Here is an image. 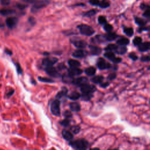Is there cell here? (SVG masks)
Here are the masks:
<instances>
[{"mask_svg":"<svg viewBox=\"0 0 150 150\" xmlns=\"http://www.w3.org/2000/svg\"><path fill=\"white\" fill-rule=\"evenodd\" d=\"M69 144L75 150H87L89 145V142L84 139L73 141Z\"/></svg>","mask_w":150,"mask_h":150,"instance_id":"obj_1","label":"cell"},{"mask_svg":"<svg viewBox=\"0 0 150 150\" xmlns=\"http://www.w3.org/2000/svg\"><path fill=\"white\" fill-rule=\"evenodd\" d=\"M60 104L61 103L58 99L53 100L50 103V111L54 116H59L61 115Z\"/></svg>","mask_w":150,"mask_h":150,"instance_id":"obj_2","label":"cell"},{"mask_svg":"<svg viewBox=\"0 0 150 150\" xmlns=\"http://www.w3.org/2000/svg\"><path fill=\"white\" fill-rule=\"evenodd\" d=\"M49 3V0H41V1H36L32 7L31 12L32 13H36L41 9L44 8V7H46Z\"/></svg>","mask_w":150,"mask_h":150,"instance_id":"obj_3","label":"cell"},{"mask_svg":"<svg viewBox=\"0 0 150 150\" xmlns=\"http://www.w3.org/2000/svg\"><path fill=\"white\" fill-rule=\"evenodd\" d=\"M78 28L80 30V33L82 35H86V36H91L95 33V30L87 25L82 24V25L78 26Z\"/></svg>","mask_w":150,"mask_h":150,"instance_id":"obj_4","label":"cell"},{"mask_svg":"<svg viewBox=\"0 0 150 150\" xmlns=\"http://www.w3.org/2000/svg\"><path fill=\"white\" fill-rule=\"evenodd\" d=\"M80 90L82 93L86 94V93H92L96 90V87L95 86L89 84V83L83 84L80 86Z\"/></svg>","mask_w":150,"mask_h":150,"instance_id":"obj_5","label":"cell"},{"mask_svg":"<svg viewBox=\"0 0 150 150\" xmlns=\"http://www.w3.org/2000/svg\"><path fill=\"white\" fill-rule=\"evenodd\" d=\"M18 22V19L15 16H11L7 18L5 20V24L9 29H13L16 27Z\"/></svg>","mask_w":150,"mask_h":150,"instance_id":"obj_6","label":"cell"},{"mask_svg":"<svg viewBox=\"0 0 150 150\" xmlns=\"http://www.w3.org/2000/svg\"><path fill=\"white\" fill-rule=\"evenodd\" d=\"M58 61V59L56 58H46L43 59L42 65L46 67L52 66L53 65Z\"/></svg>","mask_w":150,"mask_h":150,"instance_id":"obj_7","label":"cell"},{"mask_svg":"<svg viewBox=\"0 0 150 150\" xmlns=\"http://www.w3.org/2000/svg\"><path fill=\"white\" fill-rule=\"evenodd\" d=\"M97 66L98 68L100 70H104V69H109L111 67V65L109 63L107 62L104 59L100 58L98 60L97 63Z\"/></svg>","mask_w":150,"mask_h":150,"instance_id":"obj_8","label":"cell"},{"mask_svg":"<svg viewBox=\"0 0 150 150\" xmlns=\"http://www.w3.org/2000/svg\"><path fill=\"white\" fill-rule=\"evenodd\" d=\"M45 71L47 74L49 75L50 76L53 77V78H58V77L61 76V75L58 72L56 68L52 66L46 67L45 68Z\"/></svg>","mask_w":150,"mask_h":150,"instance_id":"obj_9","label":"cell"},{"mask_svg":"<svg viewBox=\"0 0 150 150\" xmlns=\"http://www.w3.org/2000/svg\"><path fill=\"white\" fill-rule=\"evenodd\" d=\"M82 73L83 70L78 67H70L68 69V74L72 77L79 76Z\"/></svg>","mask_w":150,"mask_h":150,"instance_id":"obj_10","label":"cell"},{"mask_svg":"<svg viewBox=\"0 0 150 150\" xmlns=\"http://www.w3.org/2000/svg\"><path fill=\"white\" fill-rule=\"evenodd\" d=\"M88 82H89V80H88L87 78H86V77H80V78H78L76 79H74L73 83L80 87L83 84L89 83Z\"/></svg>","mask_w":150,"mask_h":150,"instance_id":"obj_11","label":"cell"},{"mask_svg":"<svg viewBox=\"0 0 150 150\" xmlns=\"http://www.w3.org/2000/svg\"><path fill=\"white\" fill-rule=\"evenodd\" d=\"M87 52L86 51V50L79 49L75 50L73 53L72 56L76 58H82L87 56Z\"/></svg>","mask_w":150,"mask_h":150,"instance_id":"obj_12","label":"cell"},{"mask_svg":"<svg viewBox=\"0 0 150 150\" xmlns=\"http://www.w3.org/2000/svg\"><path fill=\"white\" fill-rule=\"evenodd\" d=\"M72 43L75 46L78 48H83L87 46V43H86V41L80 40V39L72 41Z\"/></svg>","mask_w":150,"mask_h":150,"instance_id":"obj_13","label":"cell"},{"mask_svg":"<svg viewBox=\"0 0 150 150\" xmlns=\"http://www.w3.org/2000/svg\"><path fill=\"white\" fill-rule=\"evenodd\" d=\"M89 48L90 49L91 53L93 55H99L102 53V49L99 48V47L90 45L89 46Z\"/></svg>","mask_w":150,"mask_h":150,"instance_id":"obj_14","label":"cell"},{"mask_svg":"<svg viewBox=\"0 0 150 150\" xmlns=\"http://www.w3.org/2000/svg\"><path fill=\"white\" fill-rule=\"evenodd\" d=\"M149 47H150V44L149 42H145L144 43H141L139 47H138V49L140 52H146L147 50H148L149 49Z\"/></svg>","mask_w":150,"mask_h":150,"instance_id":"obj_15","label":"cell"},{"mask_svg":"<svg viewBox=\"0 0 150 150\" xmlns=\"http://www.w3.org/2000/svg\"><path fill=\"white\" fill-rule=\"evenodd\" d=\"M69 107H70V110L73 111H76L78 112L79 111L80 109H81V107L80 105L77 102H73L69 104Z\"/></svg>","mask_w":150,"mask_h":150,"instance_id":"obj_16","label":"cell"},{"mask_svg":"<svg viewBox=\"0 0 150 150\" xmlns=\"http://www.w3.org/2000/svg\"><path fill=\"white\" fill-rule=\"evenodd\" d=\"M62 136L63 137V138L67 141L72 140L73 139V136L72 133L69 131L63 130L62 131Z\"/></svg>","mask_w":150,"mask_h":150,"instance_id":"obj_17","label":"cell"},{"mask_svg":"<svg viewBox=\"0 0 150 150\" xmlns=\"http://www.w3.org/2000/svg\"><path fill=\"white\" fill-rule=\"evenodd\" d=\"M67 91H68V90H67V88L66 87H63L62 88L61 90L59 91V92L58 93L57 95H56V97L58 99L62 98L63 97L66 96V95L67 94Z\"/></svg>","mask_w":150,"mask_h":150,"instance_id":"obj_18","label":"cell"},{"mask_svg":"<svg viewBox=\"0 0 150 150\" xmlns=\"http://www.w3.org/2000/svg\"><path fill=\"white\" fill-rule=\"evenodd\" d=\"M15 12L14 9H3L0 11V14L3 16H8L14 14Z\"/></svg>","mask_w":150,"mask_h":150,"instance_id":"obj_19","label":"cell"},{"mask_svg":"<svg viewBox=\"0 0 150 150\" xmlns=\"http://www.w3.org/2000/svg\"><path fill=\"white\" fill-rule=\"evenodd\" d=\"M74 79L69 74H64L62 76V80L64 83H73Z\"/></svg>","mask_w":150,"mask_h":150,"instance_id":"obj_20","label":"cell"},{"mask_svg":"<svg viewBox=\"0 0 150 150\" xmlns=\"http://www.w3.org/2000/svg\"><path fill=\"white\" fill-rule=\"evenodd\" d=\"M96 69L95 67L93 66L87 67V68H86L85 69V70H84L85 73L89 76H94L96 73Z\"/></svg>","mask_w":150,"mask_h":150,"instance_id":"obj_21","label":"cell"},{"mask_svg":"<svg viewBox=\"0 0 150 150\" xmlns=\"http://www.w3.org/2000/svg\"><path fill=\"white\" fill-rule=\"evenodd\" d=\"M80 96H81V95H80V94L79 93L77 92V91H73L72 93H71L70 95L67 96V97L72 100H78L80 97Z\"/></svg>","mask_w":150,"mask_h":150,"instance_id":"obj_22","label":"cell"},{"mask_svg":"<svg viewBox=\"0 0 150 150\" xmlns=\"http://www.w3.org/2000/svg\"><path fill=\"white\" fill-rule=\"evenodd\" d=\"M104 80V77L102 76H96L91 79V82L95 84H100Z\"/></svg>","mask_w":150,"mask_h":150,"instance_id":"obj_23","label":"cell"},{"mask_svg":"<svg viewBox=\"0 0 150 150\" xmlns=\"http://www.w3.org/2000/svg\"><path fill=\"white\" fill-rule=\"evenodd\" d=\"M117 35H116V33L114 32H108L107 33V34L105 35L104 36V38L105 39H106V40L107 41H113L116 38H117Z\"/></svg>","mask_w":150,"mask_h":150,"instance_id":"obj_24","label":"cell"},{"mask_svg":"<svg viewBox=\"0 0 150 150\" xmlns=\"http://www.w3.org/2000/svg\"><path fill=\"white\" fill-rule=\"evenodd\" d=\"M68 64L70 67H78L80 66V63L79 62L74 59L69 60Z\"/></svg>","mask_w":150,"mask_h":150,"instance_id":"obj_25","label":"cell"},{"mask_svg":"<svg viewBox=\"0 0 150 150\" xmlns=\"http://www.w3.org/2000/svg\"><path fill=\"white\" fill-rule=\"evenodd\" d=\"M130 42V41H129L128 39L125 38H122L119 39L117 41V44L121 46H125L128 45Z\"/></svg>","mask_w":150,"mask_h":150,"instance_id":"obj_26","label":"cell"},{"mask_svg":"<svg viewBox=\"0 0 150 150\" xmlns=\"http://www.w3.org/2000/svg\"><path fill=\"white\" fill-rule=\"evenodd\" d=\"M124 32L126 34L127 36H133L134 34V30L132 28H128V27H125L124 28Z\"/></svg>","mask_w":150,"mask_h":150,"instance_id":"obj_27","label":"cell"},{"mask_svg":"<svg viewBox=\"0 0 150 150\" xmlns=\"http://www.w3.org/2000/svg\"><path fill=\"white\" fill-rule=\"evenodd\" d=\"M127 48L124 46H121V47H119L117 48V49L116 50V52L119 55H124V54L126 53L127 52Z\"/></svg>","mask_w":150,"mask_h":150,"instance_id":"obj_28","label":"cell"},{"mask_svg":"<svg viewBox=\"0 0 150 150\" xmlns=\"http://www.w3.org/2000/svg\"><path fill=\"white\" fill-rule=\"evenodd\" d=\"M93 96V94L92 93H86V94L82 93V96L80 97H82V100H83L89 101L92 98Z\"/></svg>","mask_w":150,"mask_h":150,"instance_id":"obj_29","label":"cell"},{"mask_svg":"<svg viewBox=\"0 0 150 150\" xmlns=\"http://www.w3.org/2000/svg\"><path fill=\"white\" fill-rule=\"evenodd\" d=\"M98 6L102 8H106L110 6V3L107 0H102V1H100Z\"/></svg>","mask_w":150,"mask_h":150,"instance_id":"obj_30","label":"cell"},{"mask_svg":"<svg viewBox=\"0 0 150 150\" xmlns=\"http://www.w3.org/2000/svg\"><path fill=\"white\" fill-rule=\"evenodd\" d=\"M135 21H136V23L137 24H138V25L140 26H141V27L142 26H144L147 24V21H145L143 19H141L138 17L135 18Z\"/></svg>","mask_w":150,"mask_h":150,"instance_id":"obj_31","label":"cell"},{"mask_svg":"<svg viewBox=\"0 0 150 150\" xmlns=\"http://www.w3.org/2000/svg\"><path fill=\"white\" fill-rule=\"evenodd\" d=\"M117 48L118 46H117L115 44H109L107 46L106 48H105V50L107 52H111L113 50L116 51V50L117 49Z\"/></svg>","mask_w":150,"mask_h":150,"instance_id":"obj_32","label":"cell"},{"mask_svg":"<svg viewBox=\"0 0 150 150\" xmlns=\"http://www.w3.org/2000/svg\"><path fill=\"white\" fill-rule=\"evenodd\" d=\"M104 56L107 59H110V61H113L114 60V58H116L115 55L114 53H113L111 52H107L104 54Z\"/></svg>","mask_w":150,"mask_h":150,"instance_id":"obj_33","label":"cell"},{"mask_svg":"<svg viewBox=\"0 0 150 150\" xmlns=\"http://www.w3.org/2000/svg\"><path fill=\"white\" fill-rule=\"evenodd\" d=\"M97 11L95 10V9H91V10H90L89 11H87V12H86L85 13H84L83 15L84 16H86V17H91V16H92L93 15H95L96 14Z\"/></svg>","mask_w":150,"mask_h":150,"instance_id":"obj_34","label":"cell"},{"mask_svg":"<svg viewBox=\"0 0 150 150\" xmlns=\"http://www.w3.org/2000/svg\"><path fill=\"white\" fill-rule=\"evenodd\" d=\"M38 79L39 81L45 82V83H53L54 81L51 79L48 78H44V77H39Z\"/></svg>","mask_w":150,"mask_h":150,"instance_id":"obj_35","label":"cell"},{"mask_svg":"<svg viewBox=\"0 0 150 150\" xmlns=\"http://www.w3.org/2000/svg\"><path fill=\"white\" fill-rule=\"evenodd\" d=\"M142 43V38L139 36H136L133 39V44L135 46H139Z\"/></svg>","mask_w":150,"mask_h":150,"instance_id":"obj_36","label":"cell"},{"mask_svg":"<svg viewBox=\"0 0 150 150\" xmlns=\"http://www.w3.org/2000/svg\"><path fill=\"white\" fill-rule=\"evenodd\" d=\"M70 120H69V119H65L59 122V123L61 124V125H62V126L65 127H68L69 125H70Z\"/></svg>","mask_w":150,"mask_h":150,"instance_id":"obj_37","label":"cell"},{"mask_svg":"<svg viewBox=\"0 0 150 150\" xmlns=\"http://www.w3.org/2000/svg\"><path fill=\"white\" fill-rule=\"evenodd\" d=\"M70 130L74 134H77L79 133L80 130V127L79 125H73L70 128Z\"/></svg>","mask_w":150,"mask_h":150,"instance_id":"obj_38","label":"cell"},{"mask_svg":"<svg viewBox=\"0 0 150 150\" xmlns=\"http://www.w3.org/2000/svg\"><path fill=\"white\" fill-rule=\"evenodd\" d=\"M104 29L107 32H109L113 29V27L112 25H110L109 24H104Z\"/></svg>","mask_w":150,"mask_h":150,"instance_id":"obj_39","label":"cell"},{"mask_svg":"<svg viewBox=\"0 0 150 150\" xmlns=\"http://www.w3.org/2000/svg\"><path fill=\"white\" fill-rule=\"evenodd\" d=\"M98 21L99 22V24H106L107 20H106V17H105V16H99Z\"/></svg>","mask_w":150,"mask_h":150,"instance_id":"obj_40","label":"cell"},{"mask_svg":"<svg viewBox=\"0 0 150 150\" xmlns=\"http://www.w3.org/2000/svg\"><path fill=\"white\" fill-rule=\"evenodd\" d=\"M63 116H64V117L66 118V119H69V118L72 117V113L70 111L66 110V111H65L63 113Z\"/></svg>","mask_w":150,"mask_h":150,"instance_id":"obj_41","label":"cell"},{"mask_svg":"<svg viewBox=\"0 0 150 150\" xmlns=\"http://www.w3.org/2000/svg\"><path fill=\"white\" fill-rule=\"evenodd\" d=\"M0 3L3 6H8L11 4V0H0Z\"/></svg>","mask_w":150,"mask_h":150,"instance_id":"obj_42","label":"cell"},{"mask_svg":"<svg viewBox=\"0 0 150 150\" xmlns=\"http://www.w3.org/2000/svg\"><path fill=\"white\" fill-rule=\"evenodd\" d=\"M116 76H117V74H116V73H112L108 75V77H107V79L110 80H113L115 79Z\"/></svg>","mask_w":150,"mask_h":150,"instance_id":"obj_43","label":"cell"},{"mask_svg":"<svg viewBox=\"0 0 150 150\" xmlns=\"http://www.w3.org/2000/svg\"><path fill=\"white\" fill-rule=\"evenodd\" d=\"M99 3H100L99 0H90L89 1L90 4H91L92 5H95V6L99 5Z\"/></svg>","mask_w":150,"mask_h":150,"instance_id":"obj_44","label":"cell"},{"mask_svg":"<svg viewBox=\"0 0 150 150\" xmlns=\"http://www.w3.org/2000/svg\"><path fill=\"white\" fill-rule=\"evenodd\" d=\"M129 57L133 61H136V60L138 59V56L134 53H130L129 54Z\"/></svg>","mask_w":150,"mask_h":150,"instance_id":"obj_45","label":"cell"},{"mask_svg":"<svg viewBox=\"0 0 150 150\" xmlns=\"http://www.w3.org/2000/svg\"><path fill=\"white\" fill-rule=\"evenodd\" d=\"M16 70L18 74H22V69L20 65L18 63H16Z\"/></svg>","mask_w":150,"mask_h":150,"instance_id":"obj_46","label":"cell"},{"mask_svg":"<svg viewBox=\"0 0 150 150\" xmlns=\"http://www.w3.org/2000/svg\"><path fill=\"white\" fill-rule=\"evenodd\" d=\"M16 6L18 9H21V10H23V9H24L25 8H27V7L26 5L21 4H17Z\"/></svg>","mask_w":150,"mask_h":150,"instance_id":"obj_47","label":"cell"},{"mask_svg":"<svg viewBox=\"0 0 150 150\" xmlns=\"http://www.w3.org/2000/svg\"><path fill=\"white\" fill-rule=\"evenodd\" d=\"M149 59L150 58L149 56H143L141 58V61L142 62H149Z\"/></svg>","mask_w":150,"mask_h":150,"instance_id":"obj_48","label":"cell"},{"mask_svg":"<svg viewBox=\"0 0 150 150\" xmlns=\"http://www.w3.org/2000/svg\"><path fill=\"white\" fill-rule=\"evenodd\" d=\"M140 8L142 10H146V9L149 8V5L145 4H141L140 5Z\"/></svg>","mask_w":150,"mask_h":150,"instance_id":"obj_49","label":"cell"},{"mask_svg":"<svg viewBox=\"0 0 150 150\" xmlns=\"http://www.w3.org/2000/svg\"><path fill=\"white\" fill-rule=\"evenodd\" d=\"M143 15L144 16H145V17L147 18H149V15H150V12H149V9H146L145 12L144 13Z\"/></svg>","mask_w":150,"mask_h":150,"instance_id":"obj_50","label":"cell"},{"mask_svg":"<svg viewBox=\"0 0 150 150\" xmlns=\"http://www.w3.org/2000/svg\"><path fill=\"white\" fill-rule=\"evenodd\" d=\"M121 59L120 58H116V57L112 62H113L115 63H119L120 62H121Z\"/></svg>","mask_w":150,"mask_h":150,"instance_id":"obj_51","label":"cell"},{"mask_svg":"<svg viewBox=\"0 0 150 150\" xmlns=\"http://www.w3.org/2000/svg\"><path fill=\"white\" fill-rule=\"evenodd\" d=\"M58 68L59 70H63V69H65L66 66L64 65V64H63V63H61V64H59V65H58Z\"/></svg>","mask_w":150,"mask_h":150,"instance_id":"obj_52","label":"cell"},{"mask_svg":"<svg viewBox=\"0 0 150 150\" xmlns=\"http://www.w3.org/2000/svg\"><path fill=\"white\" fill-rule=\"evenodd\" d=\"M109 83L108 82H105V83H100V86L102 87L103 88H106L107 87H108L109 86Z\"/></svg>","mask_w":150,"mask_h":150,"instance_id":"obj_53","label":"cell"},{"mask_svg":"<svg viewBox=\"0 0 150 150\" xmlns=\"http://www.w3.org/2000/svg\"><path fill=\"white\" fill-rule=\"evenodd\" d=\"M24 2L27 3H29V4H32V3H35L37 1V0H22Z\"/></svg>","mask_w":150,"mask_h":150,"instance_id":"obj_54","label":"cell"},{"mask_svg":"<svg viewBox=\"0 0 150 150\" xmlns=\"http://www.w3.org/2000/svg\"><path fill=\"white\" fill-rule=\"evenodd\" d=\"M29 23L30 24H35V19L33 18H32V17H31V18H29Z\"/></svg>","mask_w":150,"mask_h":150,"instance_id":"obj_55","label":"cell"},{"mask_svg":"<svg viewBox=\"0 0 150 150\" xmlns=\"http://www.w3.org/2000/svg\"><path fill=\"white\" fill-rule=\"evenodd\" d=\"M148 29H149L148 27H141L139 29V32H141L142 31H148Z\"/></svg>","mask_w":150,"mask_h":150,"instance_id":"obj_56","label":"cell"},{"mask_svg":"<svg viewBox=\"0 0 150 150\" xmlns=\"http://www.w3.org/2000/svg\"><path fill=\"white\" fill-rule=\"evenodd\" d=\"M5 53H7L9 55H11L12 54V52H11L10 50L8 49H5Z\"/></svg>","mask_w":150,"mask_h":150,"instance_id":"obj_57","label":"cell"},{"mask_svg":"<svg viewBox=\"0 0 150 150\" xmlns=\"http://www.w3.org/2000/svg\"><path fill=\"white\" fill-rule=\"evenodd\" d=\"M14 93V90H12L10 91V92H9V93H8V95H7V96H8V97H9L10 96H11V95H13V93Z\"/></svg>","mask_w":150,"mask_h":150,"instance_id":"obj_58","label":"cell"},{"mask_svg":"<svg viewBox=\"0 0 150 150\" xmlns=\"http://www.w3.org/2000/svg\"><path fill=\"white\" fill-rule=\"evenodd\" d=\"M90 150H100L98 148H91Z\"/></svg>","mask_w":150,"mask_h":150,"instance_id":"obj_59","label":"cell"},{"mask_svg":"<svg viewBox=\"0 0 150 150\" xmlns=\"http://www.w3.org/2000/svg\"><path fill=\"white\" fill-rule=\"evenodd\" d=\"M110 150H118L117 149H110Z\"/></svg>","mask_w":150,"mask_h":150,"instance_id":"obj_60","label":"cell"}]
</instances>
